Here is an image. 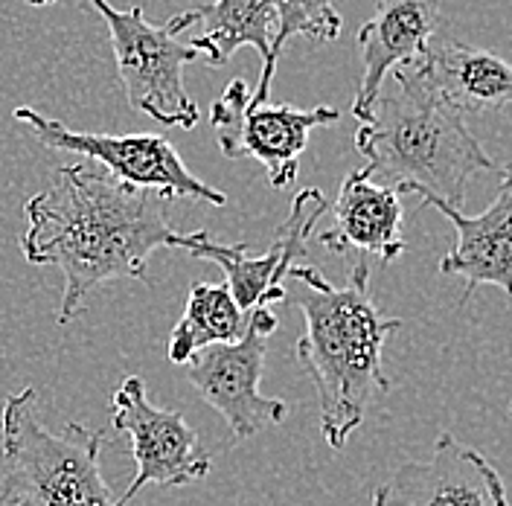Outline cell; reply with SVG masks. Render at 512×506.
<instances>
[{"label": "cell", "mask_w": 512, "mask_h": 506, "mask_svg": "<svg viewBox=\"0 0 512 506\" xmlns=\"http://www.w3.org/2000/svg\"><path fill=\"white\" fill-rule=\"evenodd\" d=\"M21 251L32 265L64 274L59 323L76 320L99 285L149 280L158 248H172L178 230L166 222L158 192L114 178L88 163L59 166L53 184L27 201Z\"/></svg>", "instance_id": "6da1fadb"}, {"label": "cell", "mask_w": 512, "mask_h": 506, "mask_svg": "<svg viewBox=\"0 0 512 506\" xmlns=\"http://www.w3.org/2000/svg\"><path fill=\"white\" fill-rule=\"evenodd\" d=\"M303 335L294 347L297 364L315 384L320 434L332 451H341L364 422L376 393L390 390L382 367V347L399 317H384L370 297V265L352 262L347 285H332L312 265H291Z\"/></svg>", "instance_id": "7a4b0ae2"}, {"label": "cell", "mask_w": 512, "mask_h": 506, "mask_svg": "<svg viewBox=\"0 0 512 506\" xmlns=\"http://www.w3.org/2000/svg\"><path fill=\"white\" fill-rule=\"evenodd\" d=\"M387 79L393 88L379 94L373 117L355 134L370 178L402 195H434L463 207L469 181L504 166L483 152L463 114L428 82L419 64H399Z\"/></svg>", "instance_id": "3957f363"}, {"label": "cell", "mask_w": 512, "mask_h": 506, "mask_svg": "<svg viewBox=\"0 0 512 506\" xmlns=\"http://www.w3.org/2000/svg\"><path fill=\"white\" fill-rule=\"evenodd\" d=\"M35 390L24 387L3 402L0 413V504L21 506H114V492L102 477L105 437L67 422L50 431L35 411Z\"/></svg>", "instance_id": "277c9868"}, {"label": "cell", "mask_w": 512, "mask_h": 506, "mask_svg": "<svg viewBox=\"0 0 512 506\" xmlns=\"http://www.w3.org/2000/svg\"><path fill=\"white\" fill-rule=\"evenodd\" d=\"M108 24L114 62L128 105L160 126L192 128L201 111L184 88V67L201 62L190 41L146 21L143 6L117 9L108 0H91Z\"/></svg>", "instance_id": "5b68a950"}, {"label": "cell", "mask_w": 512, "mask_h": 506, "mask_svg": "<svg viewBox=\"0 0 512 506\" xmlns=\"http://www.w3.org/2000/svg\"><path fill=\"white\" fill-rule=\"evenodd\" d=\"M15 120L32 131L47 149L76 152L96 160L114 178L152 190L163 198H195L213 207H224L227 195L201 178H195L175 146L160 134H102V131H73L53 117H44L30 105L15 108Z\"/></svg>", "instance_id": "8992f818"}, {"label": "cell", "mask_w": 512, "mask_h": 506, "mask_svg": "<svg viewBox=\"0 0 512 506\" xmlns=\"http://www.w3.org/2000/svg\"><path fill=\"white\" fill-rule=\"evenodd\" d=\"M277 329V315L271 309H254L248 329L239 341L210 344L198 349L184 367V376L198 396L224 416L233 440H251L259 431H268L286 422L288 405L259 393L265 370L268 338Z\"/></svg>", "instance_id": "52a82bcc"}, {"label": "cell", "mask_w": 512, "mask_h": 506, "mask_svg": "<svg viewBox=\"0 0 512 506\" xmlns=\"http://www.w3.org/2000/svg\"><path fill=\"white\" fill-rule=\"evenodd\" d=\"M338 120L341 111L329 105L303 111L291 105L254 102L245 79H233L210 111V123L216 128L224 158L259 160L274 190H286L294 184L300 155L309 146V134Z\"/></svg>", "instance_id": "ba28073f"}, {"label": "cell", "mask_w": 512, "mask_h": 506, "mask_svg": "<svg viewBox=\"0 0 512 506\" xmlns=\"http://www.w3.org/2000/svg\"><path fill=\"white\" fill-rule=\"evenodd\" d=\"M111 425L131 440L137 472L114 506H128L140 489L163 486L178 489L210 475L213 457L184 419V413L166 411L149 402L146 381L126 376L111 396Z\"/></svg>", "instance_id": "9c48e42d"}, {"label": "cell", "mask_w": 512, "mask_h": 506, "mask_svg": "<svg viewBox=\"0 0 512 506\" xmlns=\"http://www.w3.org/2000/svg\"><path fill=\"white\" fill-rule=\"evenodd\" d=\"M326 195L318 187L297 192L288 210V219L274 233V242L265 253H251L245 242L224 245L216 242L207 230L178 233L172 248L192 253L195 259H210L222 268L224 285L230 288L236 306L242 312L271 309L286 300L288 268L306 253V242L315 233V224L326 213Z\"/></svg>", "instance_id": "30bf717a"}, {"label": "cell", "mask_w": 512, "mask_h": 506, "mask_svg": "<svg viewBox=\"0 0 512 506\" xmlns=\"http://www.w3.org/2000/svg\"><path fill=\"white\" fill-rule=\"evenodd\" d=\"M373 506H510V501L498 469L478 448L443 431L428 460H408L376 486Z\"/></svg>", "instance_id": "8fae6325"}, {"label": "cell", "mask_w": 512, "mask_h": 506, "mask_svg": "<svg viewBox=\"0 0 512 506\" xmlns=\"http://www.w3.org/2000/svg\"><path fill=\"white\" fill-rule=\"evenodd\" d=\"M440 24V0H376L370 21L358 30L364 73L352 102V117H373L384 79L393 67L422 59Z\"/></svg>", "instance_id": "7c38bea8"}, {"label": "cell", "mask_w": 512, "mask_h": 506, "mask_svg": "<svg viewBox=\"0 0 512 506\" xmlns=\"http://www.w3.org/2000/svg\"><path fill=\"white\" fill-rule=\"evenodd\" d=\"M166 30L175 35L198 30L190 38V47H195L201 62H207L210 67H224L239 47H254L262 56V73L251 99L268 102L271 79L277 70V59H274L277 15L271 0H213L175 15L166 24Z\"/></svg>", "instance_id": "4fadbf2b"}, {"label": "cell", "mask_w": 512, "mask_h": 506, "mask_svg": "<svg viewBox=\"0 0 512 506\" xmlns=\"http://www.w3.org/2000/svg\"><path fill=\"white\" fill-rule=\"evenodd\" d=\"M428 207L440 210L448 222L457 230V245L440 259V271L454 274L466 280V297L463 303L472 297V291L478 285H495L501 288L507 297L512 294L510 271H512V190H510V172L501 169V184L495 201L478 213V216H466L460 207H451L446 201L434 198V195H419Z\"/></svg>", "instance_id": "5bb4252c"}, {"label": "cell", "mask_w": 512, "mask_h": 506, "mask_svg": "<svg viewBox=\"0 0 512 506\" xmlns=\"http://www.w3.org/2000/svg\"><path fill=\"white\" fill-rule=\"evenodd\" d=\"M335 224L320 233V245L332 253H364L393 262L405 253L402 192L370 178L367 166L352 169L332 204Z\"/></svg>", "instance_id": "9a60e30c"}, {"label": "cell", "mask_w": 512, "mask_h": 506, "mask_svg": "<svg viewBox=\"0 0 512 506\" xmlns=\"http://www.w3.org/2000/svg\"><path fill=\"white\" fill-rule=\"evenodd\" d=\"M416 64L460 114H495L510 105L512 70L492 50L434 35Z\"/></svg>", "instance_id": "2e32d148"}, {"label": "cell", "mask_w": 512, "mask_h": 506, "mask_svg": "<svg viewBox=\"0 0 512 506\" xmlns=\"http://www.w3.org/2000/svg\"><path fill=\"white\" fill-rule=\"evenodd\" d=\"M251 312H242L224 283H192L184 315L169 335L166 355L172 364H187L198 349L239 341Z\"/></svg>", "instance_id": "e0dca14e"}, {"label": "cell", "mask_w": 512, "mask_h": 506, "mask_svg": "<svg viewBox=\"0 0 512 506\" xmlns=\"http://www.w3.org/2000/svg\"><path fill=\"white\" fill-rule=\"evenodd\" d=\"M277 15L274 35V59L286 50L291 38H312V41H335L341 35V15L335 12L332 0H271Z\"/></svg>", "instance_id": "ac0fdd59"}, {"label": "cell", "mask_w": 512, "mask_h": 506, "mask_svg": "<svg viewBox=\"0 0 512 506\" xmlns=\"http://www.w3.org/2000/svg\"><path fill=\"white\" fill-rule=\"evenodd\" d=\"M27 3H30V6H38V9H41V6H53L56 0H27Z\"/></svg>", "instance_id": "d6986e66"}, {"label": "cell", "mask_w": 512, "mask_h": 506, "mask_svg": "<svg viewBox=\"0 0 512 506\" xmlns=\"http://www.w3.org/2000/svg\"><path fill=\"white\" fill-rule=\"evenodd\" d=\"M0 506H21V504H0Z\"/></svg>", "instance_id": "ffe728a7"}]
</instances>
